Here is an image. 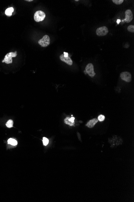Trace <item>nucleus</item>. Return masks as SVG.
I'll list each match as a JSON object with an SVG mask.
<instances>
[{
  "instance_id": "6e6552de",
  "label": "nucleus",
  "mask_w": 134,
  "mask_h": 202,
  "mask_svg": "<svg viewBox=\"0 0 134 202\" xmlns=\"http://www.w3.org/2000/svg\"><path fill=\"white\" fill-rule=\"evenodd\" d=\"M60 59L61 61H63L68 65H72L73 62H72V60L69 57H65L63 56V54H61L60 56Z\"/></svg>"
},
{
  "instance_id": "9b49d317",
  "label": "nucleus",
  "mask_w": 134,
  "mask_h": 202,
  "mask_svg": "<svg viewBox=\"0 0 134 202\" xmlns=\"http://www.w3.org/2000/svg\"><path fill=\"white\" fill-rule=\"evenodd\" d=\"M8 144L13 146H16L17 144V142L14 139L10 138L8 140Z\"/></svg>"
},
{
  "instance_id": "f257e3e1",
  "label": "nucleus",
  "mask_w": 134,
  "mask_h": 202,
  "mask_svg": "<svg viewBox=\"0 0 134 202\" xmlns=\"http://www.w3.org/2000/svg\"><path fill=\"white\" fill-rule=\"evenodd\" d=\"M17 51L9 52L5 56L4 59L2 61V63L9 65L13 63V57H16L17 56Z\"/></svg>"
},
{
  "instance_id": "39448f33",
  "label": "nucleus",
  "mask_w": 134,
  "mask_h": 202,
  "mask_svg": "<svg viewBox=\"0 0 134 202\" xmlns=\"http://www.w3.org/2000/svg\"><path fill=\"white\" fill-rule=\"evenodd\" d=\"M120 76L122 80L126 82H131L132 80L131 74L128 72H123L120 74Z\"/></svg>"
},
{
  "instance_id": "20e7f679",
  "label": "nucleus",
  "mask_w": 134,
  "mask_h": 202,
  "mask_svg": "<svg viewBox=\"0 0 134 202\" xmlns=\"http://www.w3.org/2000/svg\"><path fill=\"white\" fill-rule=\"evenodd\" d=\"M108 32V30L107 27L103 26L100 27L96 30V34L99 36H106Z\"/></svg>"
},
{
  "instance_id": "4468645a",
  "label": "nucleus",
  "mask_w": 134,
  "mask_h": 202,
  "mask_svg": "<svg viewBox=\"0 0 134 202\" xmlns=\"http://www.w3.org/2000/svg\"><path fill=\"white\" fill-rule=\"evenodd\" d=\"M127 30L128 31L131 32H134V26L133 25H130L128 26L127 28Z\"/></svg>"
},
{
  "instance_id": "2eb2a0df",
  "label": "nucleus",
  "mask_w": 134,
  "mask_h": 202,
  "mask_svg": "<svg viewBox=\"0 0 134 202\" xmlns=\"http://www.w3.org/2000/svg\"><path fill=\"white\" fill-rule=\"evenodd\" d=\"M112 1L116 5H120L124 2V0H112Z\"/></svg>"
},
{
  "instance_id": "f8f14e48",
  "label": "nucleus",
  "mask_w": 134,
  "mask_h": 202,
  "mask_svg": "<svg viewBox=\"0 0 134 202\" xmlns=\"http://www.w3.org/2000/svg\"><path fill=\"white\" fill-rule=\"evenodd\" d=\"M6 126L8 128H11L13 126V120L11 119L8 120L7 122L6 123Z\"/></svg>"
},
{
  "instance_id": "0eeeda50",
  "label": "nucleus",
  "mask_w": 134,
  "mask_h": 202,
  "mask_svg": "<svg viewBox=\"0 0 134 202\" xmlns=\"http://www.w3.org/2000/svg\"><path fill=\"white\" fill-rule=\"evenodd\" d=\"M125 21L126 23H129L133 19V15L131 10L128 9L125 11Z\"/></svg>"
},
{
  "instance_id": "423d86ee",
  "label": "nucleus",
  "mask_w": 134,
  "mask_h": 202,
  "mask_svg": "<svg viewBox=\"0 0 134 202\" xmlns=\"http://www.w3.org/2000/svg\"><path fill=\"white\" fill-rule=\"evenodd\" d=\"M86 72L91 77H93L96 75L94 71V66L92 64H89L86 67Z\"/></svg>"
},
{
  "instance_id": "dca6fc26",
  "label": "nucleus",
  "mask_w": 134,
  "mask_h": 202,
  "mask_svg": "<svg viewBox=\"0 0 134 202\" xmlns=\"http://www.w3.org/2000/svg\"><path fill=\"white\" fill-rule=\"evenodd\" d=\"M64 122H65V124H68V125H69L70 126H74V123H72L70 122V121H69L68 120V117H67V118L65 119Z\"/></svg>"
},
{
  "instance_id": "6ab92c4d",
  "label": "nucleus",
  "mask_w": 134,
  "mask_h": 202,
  "mask_svg": "<svg viewBox=\"0 0 134 202\" xmlns=\"http://www.w3.org/2000/svg\"><path fill=\"white\" fill-rule=\"evenodd\" d=\"M63 54H63V56H64V57H68V53H66V52H64V53H63Z\"/></svg>"
},
{
  "instance_id": "f3484780",
  "label": "nucleus",
  "mask_w": 134,
  "mask_h": 202,
  "mask_svg": "<svg viewBox=\"0 0 134 202\" xmlns=\"http://www.w3.org/2000/svg\"><path fill=\"white\" fill-rule=\"evenodd\" d=\"M105 119V117L102 115H100L98 117V120L100 121H102Z\"/></svg>"
},
{
  "instance_id": "4be33fe9",
  "label": "nucleus",
  "mask_w": 134,
  "mask_h": 202,
  "mask_svg": "<svg viewBox=\"0 0 134 202\" xmlns=\"http://www.w3.org/2000/svg\"><path fill=\"white\" fill-rule=\"evenodd\" d=\"M75 1H78V0H75Z\"/></svg>"
},
{
  "instance_id": "412c9836",
  "label": "nucleus",
  "mask_w": 134,
  "mask_h": 202,
  "mask_svg": "<svg viewBox=\"0 0 134 202\" xmlns=\"http://www.w3.org/2000/svg\"><path fill=\"white\" fill-rule=\"evenodd\" d=\"M26 1H28V2H31V1H33V0H26Z\"/></svg>"
},
{
  "instance_id": "1a4fd4ad",
  "label": "nucleus",
  "mask_w": 134,
  "mask_h": 202,
  "mask_svg": "<svg viewBox=\"0 0 134 202\" xmlns=\"http://www.w3.org/2000/svg\"><path fill=\"white\" fill-rule=\"evenodd\" d=\"M98 120L96 118L92 119L91 120H89L88 122L86 124V126L89 128H92L94 127L95 124L98 123Z\"/></svg>"
},
{
  "instance_id": "ddd939ff",
  "label": "nucleus",
  "mask_w": 134,
  "mask_h": 202,
  "mask_svg": "<svg viewBox=\"0 0 134 202\" xmlns=\"http://www.w3.org/2000/svg\"><path fill=\"white\" fill-rule=\"evenodd\" d=\"M49 142V140H48L47 138L45 137L43 138V144L44 146H47Z\"/></svg>"
},
{
  "instance_id": "9d476101",
  "label": "nucleus",
  "mask_w": 134,
  "mask_h": 202,
  "mask_svg": "<svg viewBox=\"0 0 134 202\" xmlns=\"http://www.w3.org/2000/svg\"><path fill=\"white\" fill-rule=\"evenodd\" d=\"M14 9L13 7H9L5 11V14L8 17L11 16L14 12Z\"/></svg>"
},
{
  "instance_id": "a211bd4d",
  "label": "nucleus",
  "mask_w": 134,
  "mask_h": 202,
  "mask_svg": "<svg viewBox=\"0 0 134 202\" xmlns=\"http://www.w3.org/2000/svg\"><path fill=\"white\" fill-rule=\"evenodd\" d=\"M68 120L69 121H70V122L72 123H74L75 118L74 117H71V118L68 117Z\"/></svg>"
},
{
  "instance_id": "f03ea898",
  "label": "nucleus",
  "mask_w": 134,
  "mask_h": 202,
  "mask_svg": "<svg viewBox=\"0 0 134 202\" xmlns=\"http://www.w3.org/2000/svg\"><path fill=\"white\" fill-rule=\"evenodd\" d=\"M45 17V14L42 11H38L36 12L34 16V20L36 22H39L44 20Z\"/></svg>"
},
{
  "instance_id": "aec40b11",
  "label": "nucleus",
  "mask_w": 134,
  "mask_h": 202,
  "mask_svg": "<svg viewBox=\"0 0 134 202\" xmlns=\"http://www.w3.org/2000/svg\"><path fill=\"white\" fill-rule=\"evenodd\" d=\"M120 20H117V23H118V24H119V23H120Z\"/></svg>"
},
{
  "instance_id": "7ed1b4c3",
  "label": "nucleus",
  "mask_w": 134,
  "mask_h": 202,
  "mask_svg": "<svg viewBox=\"0 0 134 202\" xmlns=\"http://www.w3.org/2000/svg\"><path fill=\"white\" fill-rule=\"evenodd\" d=\"M50 43V39L48 35H45L42 39L39 40L38 43L42 47H47Z\"/></svg>"
}]
</instances>
